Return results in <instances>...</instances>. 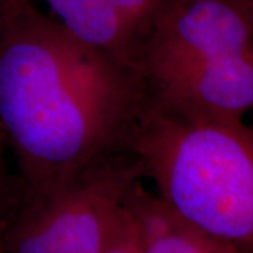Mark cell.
Returning a JSON list of instances; mask_svg holds the SVG:
<instances>
[{
	"instance_id": "52a82bcc",
	"label": "cell",
	"mask_w": 253,
	"mask_h": 253,
	"mask_svg": "<svg viewBox=\"0 0 253 253\" xmlns=\"http://www.w3.org/2000/svg\"><path fill=\"white\" fill-rule=\"evenodd\" d=\"M126 26L132 30L138 40V46L148 31L154 26L158 16L166 7L169 0H111Z\"/></svg>"
},
{
	"instance_id": "5b68a950",
	"label": "cell",
	"mask_w": 253,
	"mask_h": 253,
	"mask_svg": "<svg viewBox=\"0 0 253 253\" xmlns=\"http://www.w3.org/2000/svg\"><path fill=\"white\" fill-rule=\"evenodd\" d=\"M142 253H245L180 217L156 193L135 183L126 199Z\"/></svg>"
},
{
	"instance_id": "7c38bea8",
	"label": "cell",
	"mask_w": 253,
	"mask_h": 253,
	"mask_svg": "<svg viewBox=\"0 0 253 253\" xmlns=\"http://www.w3.org/2000/svg\"><path fill=\"white\" fill-rule=\"evenodd\" d=\"M245 1H246V3H249L251 6H253V0H245Z\"/></svg>"
},
{
	"instance_id": "9c48e42d",
	"label": "cell",
	"mask_w": 253,
	"mask_h": 253,
	"mask_svg": "<svg viewBox=\"0 0 253 253\" xmlns=\"http://www.w3.org/2000/svg\"><path fill=\"white\" fill-rule=\"evenodd\" d=\"M7 151L9 146L0 126V221L9 211L13 200L17 194L18 177L16 173H11L7 163Z\"/></svg>"
},
{
	"instance_id": "7a4b0ae2",
	"label": "cell",
	"mask_w": 253,
	"mask_h": 253,
	"mask_svg": "<svg viewBox=\"0 0 253 253\" xmlns=\"http://www.w3.org/2000/svg\"><path fill=\"white\" fill-rule=\"evenodd\" d=\"M128 148L173 211L253 253V126L149 104Z\"/></svg>"
},
{
	"instance_id": "ba28073f",
	"label": "cell",
	"mask_w": 253,
	"mask_h": 253,
	"mask_svg": "<svg viewBox=\"0 0 253 253\" xmlns=\"http://www.w3.org/2000/svg\"><path fill=\"white\" fill-rule=\"evenodd\" d=\"M101 253H142L135 224L126 208V204L111 226L107 242Z\"/></svg>"
},
{
	"instance_id": "30bf717a",
	"label": "cell",
	"mask_w": 253,
	"mask_h": 253,
	"mask_svg": "<svg viewBox=\"0 0 253 253\" xmlns=\"http://www.w3.org/2000/svg\"><path fill=\"white\" fill-rule=\"evenodd\" d=\"M11 1H13V0H0V9H1V7H6V6L10 4Z\"/></svg>"
},
{
	"instance_id": "8fae6325",
	"label": "cell",
	"mask_w": 253,
	"mask_h": 253,
	"mask_svg": "<svg viewBox=\"0 0 253 253\" xmlns=\"http://www.w3.org/2000/svg\"><path fill=\"white\" fill-rule=\"evenodd\" d=\"M0 253H4V251H3V244H1V238H0Z\"/></svg>"
},
{
	"instance_id": "6da1fadb",
	"label": "cell",
	"mask_w": 253,
	"mask_h": 253,
	"mask_svg": "<svg viewBox=\"0 0 253 253\" xmlns=\"http://www.w3.org/2000/svg\"><path fill=\"white\" fill-rule=\"evenodd\" d=\"M148 107L136 56L83 42L34 1L0 11V126L21 187H59L129 149Z\"/></svg>"
},
{
	"instance_id": "3957f363",
	"label": "cell",
	"mask_w": 253,
	"mask_h": 253,
	"mask_svg": "<svg viewBox=\"0 0 253 253\" xmlns=\"http://www.w3.org/2000/svg\"><path fill=\"white\" fill-rule=\"evenodd\" d=\"M145 180L129 149L106 156L66 184L21 187L0 221L4 253H101L129 190Z\"/></svg>"
},
{
	"instance_id": "277c9868",
	"label": "cell",
	"mask_w": 253,
	"mask_h": 253,
	"mask_svg": "<svg viewBox=\"0 0 253 253\" xmlns=\"http://www.w3.org/2000/svg\"><path fill=\"white\" fill-rule=\"evenodd\" d=\"M253 49L245 0H169L138 46L149 103L163 104L225 59Z\"/></svg>"
},
{
	"instance_id": "8992f818",
	"label": "cell",
	"mask_w": 253,
	"mask_h": 253,
	"mask_svg": "<svg viewBox=\"0 0 253 253\" xmlns=\"http://www.w3.org/2000/svg\"><path fill=\"white\" fill-rule=\"evenodd\" d=\"M36 0H13L1 10ZM71 34L90 45L138 58V40L111 0H41Z\"/></svg>"
}]
</instances>
